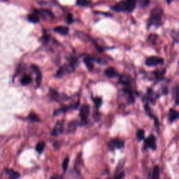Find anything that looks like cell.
Segmentation results:
<instances>
[{"instance_id":"obj_13","label":"cell","mask_w":179,"mask_h":179,"mask_svg":"<svg viewBox=\"0 0 179 179\" xmlns=\"http://www.w3.org/2000/svg\"><path fill=\"white\" fill-rule=\"evenodd\" d=\"M54 31L61 35H67L69 33V28L67 27L58 26L54 28Z\"/></svg>"},{"instance_id":"obj_30","label":"cell","mask_w":179,"mask_h":179,"mask_svg":"<svg viewBox=\"0 0 179 179\" xmlns=\"http://www.w3.org/2000/svg\"><path fill=\"white\" fill-rule=\"evenodd\" d=\"M50 179H64V177L62 175H59L58 174H55L51 177Z\"/></svg>"},{"instance_id":"obj_27","label":"cell","mask_w":179,"mask_h":179,"mask_svg":"<svg viewBox=\"0 0 179 179\" xmlns=\"http://www.w3.org/2000/svg\"><path fill=\"white\" fill-rule=\"evenodd\" d=\"M94 100L95 104L96 106L97 109H99V107L101 106V104H102V99H101V97H95L93 99Z\"/></svg>"},{"instance_id":"obj_2","label":"cell","mask_w":179,"mask_h":179,"mask_svg":"<svg viewBox=\"0 0 179 179\" xmlns=\"http://www.w3.org/2000/svg\"><path fill=\"white\" fill-rule=\"evenodd\" d=\"M143 148L144 149L151 148L153 151H155L157 148V144H156V137L154 135H151L148 138H144Z\"/></svg>"},{"instance_id":"obj_3","label":"cell","mask_w":179,"mask_h":179,"mask_svg":"<svg viewBox=\"0 0 179 179\" xmlns=\"http://www.w3.org/2000/svg\"><path fill=\"white\" fill-rule=\"evenodd\" d=\"M148 67H154L158 64H162L164 63V59L162 57H157V56H151L147 58L145 62Z\"/></svg>"},{"instance_id":"obj_9","label":"cell","mask_w":179,"mask_h":179,"mask_svg":"<svg viewBox=\"0 0 179 179\" xmlns=\"http://www.w3.org/2000/svg\"><path fill=\"white\" fill-rule=\"evenodd\" d=\"M32 68L33 69L34 72H35L36 74V84L37 85H39L41 84V78H42V74H41V71H40L39 68L34 64H32Z\"/></svg>"},{"instance_id":"obj_36","label":"cell","mask_w":179,"mask_h":179,"mask_svg":"<svg viewBox=\"0 0 179 179\" xmlns=\"http://www.w3.org/2000/svg\"><path fill=\"white\" fill-rule=\"evenodd\" d=\"M95 179H99V178H95Z\"/></svg>"},{"instance_id":"obj_11","label":"cell","mask_w":179,"mask_h":179,"mask_svg":"<svg viewBox=\"0 0 179 179\" xmlns=\"http://www.w3.org/2000/svg\"><path fill=\"white\" fill-rule=\"evenodd\" d=\"M112 9H113V10H114L116 11H118V12H120V11H126L127 6H126V4H125V1H120V2L118 3L117 4H116V5L114 6Z\"/></svg>"},{"instance_id":"obj_14","label":"cell","mask_w":179,"mask_h":179,"mask_svg":"<svg viewBox=\"0 0 179 179\" xmlns=\"http://www.w3.org/2000/svg\"><path fill=\"white\" fill-rule=\"evenodd\" d=\"M105 74L109 78H113L117 76L118 73L113 67H109L105 70Z\"/></svg>"},{"instance_id":"obj_24","label":"cell","mask_w":179,"mask_h":179,"mask_svg":"<svg viewBox=\"0 0 179 179\" xmlns=\"http://www.w3.org/2000/svg\"><path fill=\"white\" fill-rule=\"evenodd\" d=\"M78 122H77L76 120H72V121H71L70 122H69V132H73L74 131V130H76V128L77 127V125H78Z\"/></svg>"},{"instance_id":"obj_22","label":"cell","mask_w":179,"mask_h":179,"mask_svg":"<svg viewBox=\"0 0 179 179\" xmlns=\"http://www.w3.org/2000/svg\"><path fill=\"white\" fill-rule=\"evenodd\" d=\"M159 166H155L153 169L152 179H159Z\"/></svg>"},{"instance_id":"obj_21","label":"cell","mask_w":179,"mask_h":179,"mask_svg":"<svg viewBox=\"0 0 179 179\" xmlns=\"http://www.w3.org/2000/svg\"><path fill=\"white\" fill-rule=\"evenodd\" d=\"M32 77L29 75H25L21 79V83L23 85H29L32 82Z\"/></svg>"},{"instance_id":"obj_7","label":"cell","mask_w":179,"mask_h":179,"mask_svg":"<svg viewBox=\"0 0 179 179\" xmlns=\"http://www.w3.org/2000/svg\"><path fill=\"white\" fill-rule=\"evenodd\" d=\"M90 114V106L88 104H85L81 107L80 110V118L82 121H86L88 116Z\"/></svg>"},{"instance_id":"obj_8","label":"cell","mask_w":179,"mask_h":179,"mask_svg":"<svg viewBox=\"0 0 179 179\" xmlns=\"http://www.w3.org/2000/svg\"><path fill=\"white\" fill-rule=\"evenodd\" d=\"M79 106V101H78V102L76 103V104H74V105L73 106H63L62 108H61V109H58V110H56L54 112V116H56L57 115V114H59V113H62V112H66V111L70 110V109H76L77 108H78V106Z\"/></svg>"},{"instance_id":"obj_35","label":"cell","mask_w":179,"mask_h":179,"mask_svg":"<svg viewBox=\"0 0 179 179\" xmlns=\"http://www.w3.org/2000/svg\"><path fill=\"white\" fill-rule=\"evenodd\" d=\"M166 1H167V4H170L171 3H172V1H174V0H166Z\"/></svg>"},{"instance_id":"obj_34","label":"cell","mask_w":179,"mask_h":179,"mask_svg":"<svg viewBox=\"0 0 179 179\" xmlns=\"http://www.w3.org/2000/svg\"><path fill=\"white\" fill-rule=\"evenodd\" d=\"M43 39L45 40V41H47L48 39H49V36H48V35H47V34H45V35H43Z\"/></svg>"},{"instance_id":"obj_16","label":"cell","mask_w":179,"mask_h":179,"mask_svg":"<svg viewBox=\"0 0 179 179\" xmlns=\"http://www.w3.org/2000/svg\"><path fill=\"white\" fill-rule=\"evenodd\" d=\"M84 62L86 65V67H88L90 70L93 69L94 67V64H93V59L90 57H86L84 59Z\"/></svg>"},{"instance_id":"obj_19","label":"cell","mask_w":179,"mask_h":179,"mask_svg":"<svg viewBox=\"0 0 179 179\" xmlns=\"http://www.w3.org/2000/svg\"><path fill=\"white\" fill-rule=\"evenodd\" d=\"M7 172L9 176V179H18L20 177V174L12 169H7Z\"/></svg>"},{"instance_id":"obj_17","label":"cell","mask_w":179,"mask_h":179,"mask_svg":"<svg viewBox=\"0 0 179 179\" xmlns=\"http://www.w3.org/2000/svg\"><path fill=\"white\" fill-rule=\"evenodd\" d=\"M69 179H83L82 177L80 176V174L78 173V172H77L76 169L72 171L69 174Z\"/></svg>"},{"instance_id":"obj_26","label":"cell","mask_w":179,"mask_h":179,"mask_svg":"<svg viewBox=\"0 0 179 179\" xmlns=\"http://www.w3.org/2000/svg\"><path fill=\"white\" fill-rule=\"evenodd\" d=\"M69 157H67L64 159V160L63 161V163H62V169L64 172H67V168H68V166H69Z\"/></svg>"},{"instance_id":"obj_15","label":"cell","mask_w":179,"mask_h":179,"mask_svg":"<svg viewBox=\"0 0 179 179\" xmlns=\"http://www.w3.org/2000/svg\"><path fill=\"white\" fill-rule=\"evenodd\" d=\"M119 82H120L121 84L125 85V86H128V85H130V78L128 76L122 75L120 76Z\"/></svg>"},{"instance_id":"obj_20","label":"cell","mask_w":179,"mask_h":179,"mask_svg":"<svg viewBox=\"0 0 179 179\" xmlns=\"http://www.w3.org/2000/svg\"><path fill=\"white\" fill-rule=\"evenodd\" d=\"M29 21L32 22V23H38L39 22V18L36 14H30L28 16Z\"/></svg>"},{"instance_id":"obj_6","label":"cell","mask_w":179,"mask_h":179,"mask_svg":"<svg viewBox=\"0 0 179 179\" xmlns=\"http://www.w3.org/2000/svg\"><path fill=\"white\" fill-rule=\"evenodd\" d=\"M64 130V126H63V122L62 121H58L56 123L55 126L53 128V131L51 132V135L53 136H59V134L62 133Z\"/></svg>"},{"instance_id":"obj_5","label":"cell","mask_w":179,"mask_h":179,"mask_svg":"<svg viewBox=\"0 0 179 179\" xmlns=\"http://www.w3.org/2000/svg\"><path fill=\"white\" fill-rule=\"evenodd\" d=\"M74 69V67H72V66L69 64V65H64L62 67H61L59 68L58 72L56 74V77L57 78H61V77L64 76L65 74L70 73V72H73Z\"/></svg>"},{"instance_id":"obj_12","label":"cell","mask_w":179,"mask_h":179,"mask_svg":"<svg viewBox=\"0 0 179 179\" xmlns=\"http://www.w3.org/2000/svg\"><path fill=\"white\" fill-rule=\"evenodd\" d=\"M125 4L127 6V11L132 12L134 10L136 4V0H125Z\"/></svg>"},{"instance_id":"obj_10","label":"cell","mask_w":179,"mask_h":179,"mask_svg":"<svg viewBox=\"0 0 179 179\" xmlns=\"http://www.w3.org/2000/svg\"><path fill=\"white\" fill-rule=\"evenodd\" d=\"M178 112L174 109H171L169 111V122H175L178 118Z\"/></svg>"},{"instance_id":"obj_28","label":"cell","mask_w":179,"mask_h":179,"mask_svg":"<svg viewBox=\"0 0 179 179\" xmlns=\"http://www.w3.org/2000/svg\"><path fill=\"white\" fill-rule=\"evenodd\" d=\"M28 118L30 120H31L32 121H35V122H39L40 120L39 118L37 116L36 114H35L34 113H31L28 116Z\"/></svg>"},{"instance_id":"obj_29","label":"cell","mask_w":179,"mask_h":179,"mask_svg":"<svg viewBox=\"0 0 179 179\" xmlns=\"http://www.w3.org/2000/svg\"><path fill=\"white\" fill-rule=\"evenodd\" d=\"M150 1L151 0H138V4H139V6L141 8H143L146 7L148 4H149Z\"/></svg>"},{"instance_id":"obj_25","label":"cell","mask_w":179,"mask_h":179,"mask_svg":"<svg viewBox=\"0 0 179 179\" xmlns=\"http://www.w3.org/2000/svg\"><path fill=\"white\" fill-rule=\"evenodd\" d=\"M91 1L90 0H77L76 4L77 5L81 6H88L90 4Z\"/></svg>"},{"instance_id":"obj_23","label":"cell","mask_w":179,"mask_h":179,"mask_svg":"<svg viewBox=\"0 0 179 179\" xmlns=\"http://www.w3.org/2000/svg\"><path fill=\"white\" fill-rule=\"evenodd\" d=\"M136 137L139 141L143 140L145 138V130L140 129L136 132Z\"/></svg>"},{"instance_id":"obj_31","label":"cell","mask_w":179,"mask_h":179,"mask_svg":"<svg viewBox=\"0 0 179 179\" xmlns=\"http://www.w3.org/2000/svg\"><path fill=\"white\" fill-rule=\"evenodd\" d=\"M124 177H125V172H122L121 173H120L118 175L116 176L113 179H123Z\"/></svg>"},{"instance_id":"obj_18","label":"cell","mask_w":179,"mask_h":179,"mask_svg":"<svg viewBox=\"0 0 179 179\" xmlns=\"http://www.w3.org/2000/svg\"><path fill=\"white\" fill-rule=\"evenodd\" d=\"M45 146H46V145H45V143L43 142V141H39V142L36 144V151L39 153V154H41V153L43 152V151H44Z\"/></svg>"},{"instance_id":"obj_33","label":"cell","mask_w":179,"mask_h":179,"mask_svg":"<svg viewBox=\"0 0 179 179\" xmlns=\"http://www.w3.org/2000/svg\"><path fill=\"white\" fill-rule=\"evenodd\" d=\"M176 97H175V99H176V104H178V86L176 87Z\"/></svg>"},{"instance_id":"obj_1","label":"cell","mask_w":179,"mask_h":179,"mask_svg":"<svg viewBox=\"0 0 179 179\" xmlns=\"http://www.w3.org/2000/svg\"><path fill=\"white\" fill-rule=\"evenodd\" d=\"M162 10L160 8H155L151 13V17L148 20V27L155 25V26H159L162 24Z\"/></svg>"},{"instance_id":"obj_4","label":"cell","mask_w":179,"mask_h":179,"mask_svg":"<svg viewBox=\"0 0 179 179\" xmlns=\"http://www.w3.org/2000/svg\"><path fill=\"white\" fill-rule=\"evenodd\" d=\"M124 145H125L124 141L119 139V138H114V139L111 140L110 142L108 143V146L111 151H114L116 148L120 149L123 147Z\"/></svg>"},{"instance_id":"obj_32","label":"cell","mask_w":179,"mask_h":179,"mask_svg":"<svg viewBox=\"0 0 179 179\" xmlns=\"http://www.w3.org/2000/svg\"><path fill=\"white\" fill-rule=\"evenodd\" d=\"M67 21L68 22L69 24H72L74 20H73V16H72V14H68V16H67Z\"/></svg>"}]
</instances>
